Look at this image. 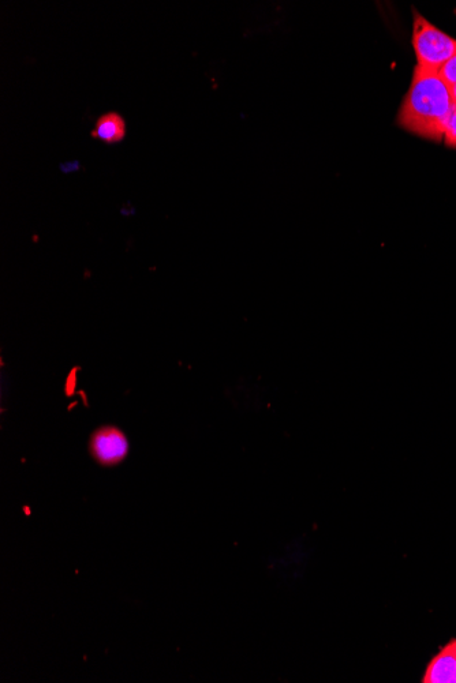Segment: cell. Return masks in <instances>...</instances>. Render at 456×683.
Returning <instances> with one entry per match:
<instances>
[{"label":"cell","mask_w":456,"mask_h":683,"mask_svg":"<svg viewBox=\"0 0 456 683\" xmlns=\"http://www.w3.org/2000/svg\"><path fill=\"white\" fill-rule=\"evenodd\" d=\"M452 89V97H454L455 105H456V85L451 86Z\"/></svg>","instance_id":"cell-9"},{"label":"cell","mask_w":456,"mask_h":683,"mask_svg":"<svg viewBox=\"0 0 456 683\" xmlns=\"http://www.w3.org/2000/svg\"><path fill=\"white\" fill-rule=\"evenodd\" d=\"M80 170V161H69V163L61 164L62 172H74Z\"/></svg>","instance_id":"cell-8"},{"label":"cell","mask_w":456,"mask_h":683,"mask_svg":"<svg viewBox=\"0 0 456 683\" xmlns=\"http://www.w3.org/2000/svg\"><path fill=\"white\" fill-rule=\"evenodd\" d=\"M439 74L448 85H456V55L450 62H447L446 65L441 67Z\"/></svg>","instance_id":"cell-7"},{"label":"cell","mask_w":456,"mask_h":683,"mask_svg":"<svg viewBox=\"0 0 456 683\" xmlns=\"http://www.w3.org/2000/svg\"><path fill=\"white\" fill-rule=\"evenodd\" d=\"M413 48L418 67L439 73L456 55V40L414 10Z\"/></svg>","instance_id":"cell-2"},{"label":"cell","mask_w":456,"mask_h":683,"mask_svg":"<svg viewBox=\"0 0 456 683\" xmlns=\"http://www.w3.org/2000/svg\"><path fill=\"white\" fill-rule=\"evenodd\" d=\"M91 449L93 457L100 464H118L129 452V442L122 431L108 427V429L96 431L92 438Z\"/></svg>","instance_id":"cell-3"},{"label":"cell","mask_w":456,"mask_h":683,"mask_svg":"<svg viewBox=\"0 0 456 683\" xmlns=\"http://www.w3.org/2000/svg\"><path fill=\"white\" fill-rule=\"evenodd\" d=\"M444 144L448 148L456 149V108L452 112L450 120H448L446 133H444Z\"/></svg>","instance_id":"cell-6"},{"label":"cell","mask_w":456,"mask_h":683,"mask_svg":"<svg viewBox=\"0 0 456 683\" xmlns=\"http://www.w3.org/2000/svg\"><path fill=\"white\" fill-rule=\"evenodd\" d=\"M455 675L456 651L451 644H448L431 660L422 682L455 683Z\"/></svg>","instance_id":"cell-4"},{"label":"cell","mask_w":456,"mask_h":683,"mask_svg":"<svg viewBox=\"0 0 456 683\" xmlns=\"http://www.w3.org/2000/svg\"><path fill=\"white\" fill-rule=\"evenodd\" d=\"M450 644L452 645V647H454V649H455V651H456V640H454V641H451V643H450Z\"/></svg>","instance_id":"cell-10"},{"label":"cell","mask_w":456,"mask_h":683,"mask_svg":"<svg viewBox=\"0 0 456 683\" xmlns=\"http://www.w3.org/2000/svg\"><path fill=\"white\" fill-rule=\"evenodd\" d=\"M455 108L451 85L437 71L417 66L399 110L398 125L418 137L440 142Z\"/></svg>","instance_id":"cell-1"},{"label":"cell","mask_w":456,"mask_h":683,"mask_svg":"<svg viewBox=\"0 0 456 683\" xmlns=\"http://www.w3.org/2000/svg\"><path fill=\"white\" fill-rule=\"evenodd\" d=\"M91 135L106 144H117L126 135L125 119L118 112H107L96 120L95 129L92 130Z\"/></svg>","instance_id":"cell-5"},{"label":"cell","mask_w":456,"mask_h":683,"mask_svg":"<svg viewBox=\"0 0 456 683\" xmlns=\"http://www.w3.org/2000/svg\"><path fill=\"white\" fill-rule=\"evenodd\" d=\"M455 683H456V675H455Z\"/></svg>","instance_id":"cell-11"}]
</instances>
